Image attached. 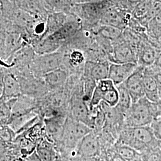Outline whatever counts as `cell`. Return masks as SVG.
<instances>
[{"label":"cell","instance_id":"6da1fadb","mask_svg":"<svg viewBox=\"0 0 161 161\" xmlns=\"http://www.w3.org/2000/svg\"><path fill=\"white\" fill-rule=\"evenodd\" d=\"M116 143L128 146L138 153H142L147 150L158 146L159 140L156 138L150 126H124L119 131Z\"/></svg>","mask_w":161,"mask_h":161},{"label":"cell","instance_id":"7a4b0ae2","mask_svg":"<svg viewBox=\"0 0 161 161\" xmlns=\"http://www.w3.org/2000/svg\"><path fill=\"white\" fill-rule=\"evenodd\" d=\"M161 115L159 104L153 103L146 97L132 103L124 116L125 127L150 126L152 122Z\"/></svg>","mask_w":161,"mask_h":161},{"label":"cell","instance_id":"3957f363","mask_svg":"<svg viewBox=\"0 0 161 161\" xmlns=\"http://www.w3.org/2000/svg\"><path fill=\"white\" fill-rule=\"evenodd\" d=\"M92 130L86 125L75 121L68 116L62 138L56 147L60 156L69 158L74 152L80 140Z\"/></svg>","mask_w":161,"mask_h":161},{"label":"cell","instance_id":"277c9868","mask_svg":"<svg viewBox=\"0 0 161 161\" xmlns=\"http://www.w3.org/2000/svg\"><path fill=\"white\" fill-rule=\"evenodd\" d=\"M64 63V53L58 51L45 54H35L29 69L32 74L38 78H42L47 73L62 68Z\"/></svg>","mask_w":161,"mask_h":161},{"label":"cell","instance_id":"5b68a950","mask_svg":"<svg viewBox=\"0 0 161 161\" xmlns=\"http://www.w3.org/2000/svg\"><path fill=\"white\" fill-rule=\"evenodd\" d=\"M118 91L114 83L109 78L99 80L89 103L90 110L104 102L110 107H115L118 102Z\"/></svg>","mask_w":161,"mask_h":161},{"label":"cell","instance_id":"8992f818","mask_svg":"<svg viewBox=\"0 0 161 161\" xmlns=\"http://www.w3.org/2000/svg\"><path fill=\"white\" fill-rule=\"evenodd\" d=\"M102 152L103 149L98 135L97 132L92 131L80 140L71 156L75 155L84 158L97 159Z\"/></svg>","mask_w":161,"mask_h":161},{"label":"cell","instance_id":"52a82bcc","mask_svg":"<svg viewBox=\"0 0 161 161\" xmlns=\"http://www.w3.org/2000/svg\"><path fill=\"white\" fill-rule=\"evenodd\" d=\"M109 61L115 64H137V48L128 42L118 43L112 48Z\"/></svg>","mask_w":161,"mask_h":161},{"label":"cell","instance_id":"ba28073f","mask_svg":"<svg viewBox=\"0 0 161 161\" xmlns=\"http://www.w3.org/2000/svg\"><path fill=\"white\" fill-rule=\"evenodd\" d=\"M143 72L144 67L138 66L137 69L123 83L131 97L132 103L145 97L143 86Z\"/></svg>","mask_w":161,"mask_h":161},{"label":"cell","instance_id":"9c48e42d","mask_svg":"<svg viewBox=\"0 0 161 161\" xmlns=\"http://www.w3.org/2000/svg\"><path fill=\"white\" fill-rule=\"evenodd\" d=\"M68 116H57L44 119L45 137L56 145L60 142Z\"/></svg>","mask_w":161,"mask_h":161},{"label":"cell","instance_id":"30bf717a","mask_svg":"<svg viewBox=\"0 0 161 161\" xmlns=\"http://www.w3.org/2000/svg\"><path fill=\"white\" fill-rule=\"evenodd\" d=\"M110 62L108 60H86L84 66V77L98 82L108 78Z\"/></svg>","mask_w":161,"mask_h":161},{"label":"cell","instance_id":"8fae6325","mask_svg":"<svg viewBox=\"0 0 161 161\" xmlns=\"http://www.w3.org/2000/svg\"><path fill=\"white\" fill-rule=\"evenodd\" d=\"M137 64L110 63L108 78L116 86L124 83L138 68Z\"/></svg>","mask_w":161,"mask_h":161},{"label":"cell","instance_id":"7c38bea8","mask_svg":"<svg viewBox=\"0 0 161 161\" xmlns=\"http://www.w3.org/2000/svg\"><path fill=\"white\" fill-rule=\"evenodd\" d=\"M155 72L150 66L144 68L143 86L145 97L149 100L159 104L161 100L160 94L157 82L155 78Z\"/></svg>","mask_w":161,"mask_h":161},{"label":"cell","instance_id":"4fadbf2b","mask_svg":"<svg viewBox=\"0 0 161 161\" xmlns=\"http://www.w3.org/2000/svg\"><path fill=\"white\" fill-rule=\"evenodd\" d=\"M69 72L63 68L50 72L42 77L50 92L62 90L68 80Z\"/></svg>","mask_w":161,"mask_h":161},{"label":"cell","instance_id":"5bb4252c","mask_svg":"<svg viewBox=\"0 0 161 161\" xmlns=\"http://www.w3.org/2000/svg\"><path fill=\"white\" fill-rule=\"evenodd\" d=\"M3 68L4 70V80L1 97L4 100L18 97L22 92L20 85L16 76L10 69Z\"/></svg>","mask_w":161,"mask_h":161},{"label":"cell","instance_id":"9a60e30c","mask_svg":"<svg viewBox=\"0 0 161 161\" xmlns=\"http://www.w3.org/2000/svg\"><path fill=\"white\" fill-rule=\"evenodd\" d=\"M38 99L21 94L17 97L13 106L10 117L26 114L36 110L38 109Z\"/></svg>","mask_w":161,"mask_h":161},{"label":"cell","instance_id":"2e32d148","mask_svg":"<svg viewBox=\"0 0 161 161\" xmlns=\"http://www.w3.org/2000/svg\"><path fill=\"white\" fill-rule=\"evenodd\" d=\"M160 52L150 44L142 42L137 47V57L138 66L149 67L155 64Z\"/></svg>","mask_w":161,"mask_h":161},{"label":"cell","instance_id":"e0dca14e","mask_svg":"<svg viewBox=\"0 0 161 161\" xmlns=\"http://www.w3.org/2000/svg\"><path fill=\"white\" fill-rule=\"evenodd\" d=\"M81 28V23L74 16L67 17L66 22L61 28L58 30L54 35L64 46V44L69 40L78 32Z\"/></svg>","mask_w":161,"mask_h":161},{"label":"cell","instance_id":"ac0fdd59","mask_svg":"<svg viewBox=\"0 0 161 161\" xmlns=\"http://www.w3.org/2000/svg\"><path fill=\"white\" fill-rule=\"evenodd\" d=\"M82 16L85 19L94 20L101 19L104 13L107 10L106 4L102 3H91L80 4L78 7Z\"/></svg>","mask_w":161,"mask_h":161},{"label":"cell","instance_id":"d6986e66","mask_svg":"<svg viewBox=\"0 0 161 161\" xmlns=\"http://www.w3.org/2000/svg\"><path fill=\"white\" fill-rule=\"evenodd\" d=\"M36 152L42 161H55L60 156L55 144L47 139L46 137L37 144Z\"/></svg>","mask_w":161,"mask_h":161},{"label":"cell","instance_id":"ffe728a7","mask_svg":"<svg viewBox=\"0 0 161 161\" xmlns=\"http://www.w3.org/2000/svg\"><path fill=\"white\" fill-rule=\"evenodd\" d=\"M101 25L113 26L122 29L125 26L126 20L120 12L115 9H107L100 19Z\"/></svg>","mask_w":161,"mask_h":161},{"label":"cell","instance_id":"44dd1931","mask_svg":"<svg viewBox=\"0 0 161 161\" xmlns=\"http://www.w3.org/2000/svg\"><path fill=\"white\" fill-rule=\"evenodd\" d=\"M67 17L68 15L64 12H54L50 14L47 19L46 32L42 38L58 31L66 22Z\"/></svg>","mask_w":161,"mask_h":161},{"label":"cell","instance_id":"7402d4cb","mask_svg":"<svg viewBox=\"0 0 161 161\" xmlns=\"http://www.w3.org/2000/svg\"><path fill=\"white\" fill-rule=\"evenodd\" d=\"M118 91V102L115 108L125 116L132 103V99L123 83L116 86Z\"/></svg>","mask_w":161,"mask_h":161},{"label":"cell","instance_id":"603a6c76","mask_svg":"<svg viewBox=\"0 0 161 161\" xmlns=\"http://www.w3.org/2000/svg\"><path fill=\"white\" fill-rule=\"evenodd\" d=\"M113 149L116 155L127 161H133L140 157V153L132 147L125 144L115 143Z\"/></svg>","mask_w":161,"mask_h":161},{"label":"cell","instance_id":"cb8c5ba5","mask_svg":"<svg viewBox=\"0 0 161 161\" xmlns=\"http://www.w3.org/2000/svg\"><path fill=\"white\" fill-rule=\"evenodd\" d=\"M98 34L105 39L116 41L120 39L122 35V29L106 25H101L98 29Z\"/></svg>","mask_w":161,"mask_h":161},{"label":"cell","instance_id":"d4e9b609","mask_svg":"<svg viewBox=\"0 0 161 161\" xmlns=\"http://www.w3.org/2000/svg\"><path fill=\"white\" fill-rule=\"evenodd\" d=\"M143 161H161V149L159 144L140 153Z\"/></svg>","mask_w":161,"mask_h":161},{"label":"cell","instance_id":"484cf974","mask_svg":"<svg viewBox=\"0 0 161 161\" xmlns=\"http://www.w3.org/2000/svg\"><path fill=\"white\" fill-rule=\"evenodd\" d=\"M152 0H143L138 3L134 10V16L137 18L147 17L152 4Z\"/></svg>","mask_w":161,"mask_h":161},{"label":"cell","instance_id":"4316f807","mask_svg":"<svg viewBox=\"0 0 161 161\" xmlns=\"http://www.w3.org/2000/svg\"><path fill=\"white\" fill-rule=\"evenodd\" d=\"M16 137V133L7 125H2L0 126V138L6 143H12Z\"/></svg>","mask_w":161,"mask_h":161},{"label":"cell","instance_id":"83f0119b","mask_svg":"<svg viewBox=\"0 0 161 161\" xmlns=\"http://www.w3.org/2000/svg\"><path fill=\"white\" fill-rule=\"evenodd\" d=\"M150 127L152 128L156 138L158 140H161V115L154 120Z\"/></svg>","mask_w":161,"mask_h":161},{"label":"cell","instance_id":"f1b7e54d","mask_svg":"<svg viewBox=\"0 0 161 161\" xmlns=\"http://www.w3.org/2000/svg\"><path fill=\"white\" fill-rule=\"evenodd\" d=\"M20 161H42V160L37 154L35 150V151L33 153H31L29 155L26 156Z\"/></svg>","mask_w":161,"mask_h":161},{"label":"cell","instance_id":"f546056e","mask_svg":"<svg viewBox=\"0 0 161 161\" xmlns=\"http://www.w3.org/2000/svg\"><path fill=\"white\" fill-rule=\"evenodd\" d=\"M9 144L6 143L3 140L0 138V158L6 155L8 149Z\"/></svg>","mask_w":161,"mask_h":161},{"label":"cell","instance_id":"4dcf8cb0","mask_svg":"<svg viewBox=\"0 0 161 161\" xmlns=\"http://www.w3.org/2000/svg\"><path fill=\"white\" fill-rule=\"evenodd\" d=\"M4 80V70L1 66H0V97L3 92Z\"/></svg>","mask_w":161,"mask_h":161},{"label":"cell","instance_id":"1f68e13d","mask_svg":"<svg viewBox=\"0 0 161 161\" xmlns=\"http://www.w3.org/2000/svg\"><path fill=\"white\" fill-rule=\"evenodd\" d=\"M70 161H97L95 159H88V158H82L79 156L74 155L71 156L69 158Z\"/></svg>","mask_w":161,"mask_h":161},{"label":"cell","instance_id":"d6a6232c","mask_svg":"<svg viewBox=\"0 0 161 161\" xmlns=\"http://www.w3.org/2000/svg\"><path fill=\"white\" fill-rule=\"evenodd\" d=\"M155 78L157 82L158 88H159V94H160V97L161 99V70L158 71L156 72L155 75ZM161 101V100H160Z\"/></svg>","mask_w":161,"mask_h":161},{"label":"cell","instance_id":"836d02e7","mask_svg":"<svg viewBox=\"0 0 161 161\" xmlns=\"http://www.w3.org/2000/svg\"><path fill=\"white\" fill-rule=\"evenodd\" d=\"M153 66L155 67L159 71L161 70V52L158 54L155 62L153 64Z\"/></svg>","mask_w":161,"mask_h":161},{"label":"cell","instance_id":"e575fe53","mask_svg":"<svg viewBox=\"0 0 161 161\" xmlns=\"http://www.w3.org/2000/svg\"><path fill=\"white\" fill-rule=\"evenodd\" d=\"M111 161H127L126 160H125L124 159L122 158L121 156L116 155V153H114L112 158H111Z\"/></svg>","mask_w":161,"mask_h":161},{"label":"cell","instance_id":"d590c367","mask_svg":"<svg viewBox=\"0 0 161 161\" xmlns=\"http://www.w3.org/2000/svg\"><path fill=\"white\" fill-rule=\"evenodd\" d=\"M156 23L159 25H161V10L160 12L153 18Z\"/></svg>","mask_w":161,"mask_h":161},{"label":"cell","instance_id":"8d00e7d4","mask_svg":"<svg viewBox=\"0 0 161 161\" xmlns=\"http://www.w3.org/2000/svg\"><path fill=\"white\" fill-rule=\"evenodd\" d=\"M4 13V9H3V6L2 3H0V20L3 17Z\"/></svg>","mask_w":161,"mask_h":161},{"label":"cell","instance_id":"74e56055","mask_svg":"<svg viewBox=\"0 0 161 161\" xmlns=\"http://www.w3.org/2000/svg\"><path fill=\"white\" fill-rule=\"evenodd\" d=\"M156 41L161 47V34L156 35Z\"/></svg>","mask_w":161,"mask_h":161},{"label":"cell","instance_id":"f35d334b","mask_svg":"<svg viewBox=\"0 0 161 161\" xmlns=\"http://www.w3.org/2000/svg\"><path fill=\"white\" fill-rule=\"evenodd\" d=\"M129 1H130L131 3H139L140 2L142 1L143 0H128Z\"/></svg>","mask_w":161,"mask_h":161},{"label":"cell","instance_id":"ab89813d","mask_svg":"<svg viewBox=\"0 0 161 161\" xmlns=\"http://www.w3.org/2000/svg\"><path fill=\"white\" fill-rule=\"evenodd\" d=\"M143 161L142 160V159L140 158H140H137V159H136V160H134V161Z\"/></svg>","mask_w":161,"mask_h":161},{"label":"cell","instance_id":"60d3db41","mask_svg":"<svg viewBox=\"0 0 161 161\" xmlns=\"http://www.w3.org/2000/svg\"><path fill=\"white\" fill-rule=\"evenodd\" d=\"M159 146L161 149V140H159Z\"/></svg>","mask_w":161,"mask_h":161}]
</instances>
